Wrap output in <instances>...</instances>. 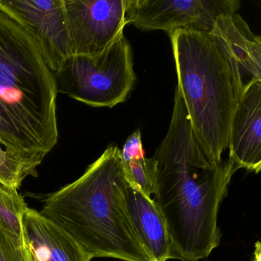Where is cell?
I'll return each mask as SVG.
<instances>
[{
  "instance_id": "9c48e42d",
  "label": "cell",
  "mask_w": 261,
  "mask_h": 261,
  "mask_svg": "<svg viewBox=\"0 0 261 261\" xmlns=\"http://www.w3.org/2000/svg\"><path fill=\"white\" fill-rule=\"evenodd\" d=\"M231 68L241 96L261 82V38L238 13L217 18L211 33Z\"/></svg>"
},
{
  "instance_id": "e0dca14e",
  "label": "cell",
  "mask_w": 261,
  "mask_h": 261,
  "mask_svg": "<svg viewBox=\"0 0 261 261\" xmlns=\"http://www.w3.org/2000/svg\"><path fill=\"white\" fill-rule=\"evenodd\" d=\"M122 163H129L131 160L140 159L145 156V151L142 143L141 132L137 129L133 133L123 145V149L120 150Z\"/></svg>"
},
{
  "instance_id": "3957f363",
  "label": "cell",
  "mask_w": 261,
  "mask_h": 261,
  "mask_svg": "<svg viewBox=\"0 0 261 261\" xmlns=\"http://www.w3.org/2000/svg\"><path fill=\"white\" fill-rule=\"evenodd\" d=\"M57 86L31 35L0 10V145L46 155L57 144Z\"/></svg>"
},
{
  "instance_id": "277c9868",
  "label": "cell",
  "mask_w": 261,
  "mask_h": 261,
  "mask_svg": "<svg viewBox=\"0 0 261 261\" xmlns=\"http://www.w3.org/2000/svg\"><path fill=\"white\" fill-rule=\"evenodd\" d=\"M178 84L195 139L212 163L222 161L241 94L228 61L209 33H169Z\"/></svg>"
},
{
  "instance_id": "ba28073f",
  "label": "cell",
  "mask_w": 261,
  "mask_h": 261,
  "mask_svg": "<svg viewBox=\"0 0 261 261\" xmlns=\"http://www.w3.org/2000/svg\"><path fill=\"white\" fill-rule=\"evenodd\" d=\"M0 10L31 35L53 73L72 56L64 0H0Z\"/></svg>"
},
{
  "instance_id": "30bf717a",
  "label": "cell",
  "mask_w": 261,
  "mask_h": 261,
  "mask_svg": "<svg viewBox=\"0 0 261 261\" xmlns=\"http://www.w3.org/2000/svg\"><path fill=\"white\" fill-rule=\"evenodd\" d=\"M229 159L239 169L259 173L261 169V82L240 97L229 135Z\"/></svg>"
},
{
  "instance_id": "2e32d148",
  "label": "cell",
  "mask_w": 261,
  "mask_h": 261,
  "mask_svg": "<svg viewBox=\"0 0 261 261\" xmlns=\"http://www.w3.org/2000/svg\"><path fill=\"white\" fill-rule=\"evenodd\" d=\"M0 261H34L24 240L0 224Z\"/></svg>"
},
{
  "instance_id": "8992f818",
  "label": "cell",
  "mask_w": 261,
  "mask_h": 261,
  "mask_svg": "<svg viewBox=\"0 0 261 261\" xmlns=\"http://www.w3.org/2000/svg\"><path fill=\"white\" fill-rule=\"evenodd\" d=\"M240 7L239 0H129L126 19L144 31L210 33L217 18Z\"/></svg>"
},
{
  "instance_id": "6da1fadb",
  "label": "cell",
  "mask_w": 261,
  "mask_h": 261,
  "mask_svg": "<svg viewBox=\"0 0 261 261\" xmlns=\"http://www.w3.org/2000/svg\"><path fill=\"white\" fill-rule=\"evenodd\" d=\"M154 201L167 226L171 259H205L221 239L218 212L239 168L230 159L212 163L195 139L178 88L170 125L153 156Z\"/></svg>"
},
{
  "instance_id": "8fae6325",
  "label": "cell",
  "mask_w": 261,
  "mask_h": 261,
  "mask_svg": "<svg viewBox=\"0 0 261 261\" xmlns=\"http://www.w3.org/2000/svg\"><path fill=\"white\" fill-rule=\"evenodd\" d=\"M22 228L34 261H91L93 259L63 230L28 208L22 216Z\"/></svg>"
},
{
  "instance_id": "7a4b0ae2",
  "label": "cell",
  "mask_w": 261,
  "mask_h": 261,
  "mask_svg": "<svg viewBox=\"0 0 261 261\" xmlns=\"http://www.w3.org/2000/svg\"><path fill=\"white\" fill-rule=\"evenodd\" d=\"M120 149L108 146L85 173L42 199L40 214L92 258L151 261L128 213Z\"/></svg>"
},
{
  "instance_id": "5bb4252c",
  "label": "cell",
  "mask_w": 261,
  "mask_h": 261,
  "mask_svg": "<svg viewBox=\"0 0 261 261\" xmlns=\"http://www.w3.org/2000/svg\"><path fill=\"white\" fill-rule=\"evenodd\" d=\"M18 190L0 182V224L25 241L22 219L28 206Z\"/></svg>"
},
{
  "instance_id": "5b68a950",
  "label": "cell",
  "mask_w": 261,
  "mask_h": 261,
  "mask_svg": "<svg viewBox=\"0 0 261 261\" xmlns=\"http://www.w3.org/2000/svg\"><path fill=\"white\" fill-rule=\"evenodd\" d=\"M54 75L58 93L93 108H114L135 84L130 45L123 36L98 56H72Z\"/></svg>"
},
{
  "instance_id": "4fadbf2b",
  "label": "cell",
  "mask_w": 261,
  "mask_h": 261,
  "mask_svg": "<svg viewBox=\"0 0 261 261\" xmlns=\"http://www.w3.org/2000/svg\"><path fill=\"white\" fill-rule=\"evenodd\" d=\"M45 155H22L0 147V182L19 189L28 176L36 177Z\"/></svg>"
},
{
  "instance_id": "52a82bcc",
  "label": "cell",
  "mask_w": 261,
  "mask_h": 261,
  "mask_svg": "<svg viewBox=\"0 0 261 261\" xmlns=\"http://www.w3.org/2000/svg\"><path fill=\"white\" fill-rule=\"evenodd\" d=\"M129 0H64L72 56H98L123 36Z\"/></svg>"
},
{
  "instance_id": "7c38bea8",
  "label": "cell",
  "mask_w": 261,
  "mask_h": 261,
  "mask_svg": "<svg viewBox=\"0 0 261 261\" xmlns=\"http://www.w3.org/2000/svg\"><path fill=\"white\" fill-rule=\"evenodd\" d=\"M126 206L134 229L151 261L171 259V241L166 221L151 198L128 184Z\"/></svg>"
},
{
  "instance_id": "9a60e30c",
  "label": "cell",
  "mask_w": 261,
  "mask_h": 261,
  "mask_svg": "<svg viewBox=\"0 0 261 261\" xmlns=\"http://www.w3.org/2000/svg\"><path fill=\"white\" fill-rule=\"evenodd\" d=\"M122 164L129 186L151 198L155 192L156 181V164L153 157H142Z\"/></svg>"
}]
</instances>
